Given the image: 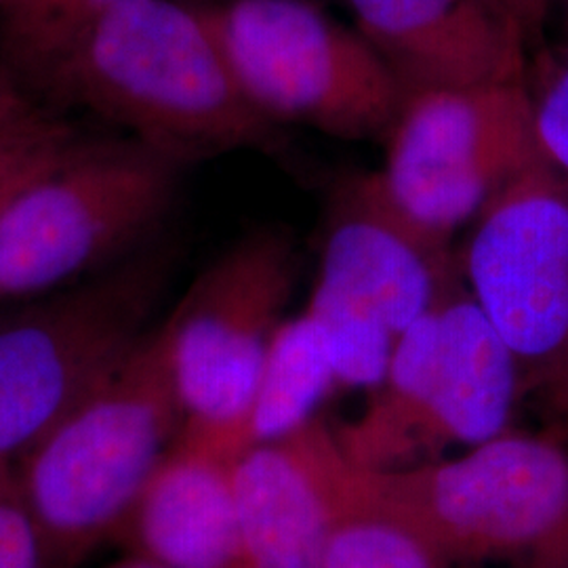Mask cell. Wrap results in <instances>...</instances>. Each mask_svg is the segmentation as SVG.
<instances>
[{
  "label": "cell",
  "mask_w": 568,
  "mask_h": 568,
  "mask_svg": "<svg viewBox=\"0 0 568 568\" xmlns=\"http://www.w3.org/2000/svg\"><path fill=\"white\" fill-rule=\"evenodd\" d=\"M185 164L272 150L276 124L244 95L203 7L131 0L30 82Z\"/></svg>",
  "instance_id": "obj_1"
},
{
  "label": "cell",
  "mask_w": 568,
  "mask_h": 568,
  "mask_svg": "<svg viewBox=\"0 0 568 568\" xmlns=\"http://www.w3.org/2000/svg\"><path fill=\"white\" fill-rule=\"evenodd\" d=\"M185 424L163 325L16 462L42 568H81L119 541Z\"/></svg>",
  "instance_id": "obj_2"
},
{
  "label": "cell",
  "mask_w": 568,
  "mask_h": 568,
  "mask_svg": "<svg viewBox=\"0 0 568 568\" xmlns=\"http://www.w3.org/2000/svg\"><path fill=\"white\" fill-rule=\"evenodd\" d=\"M182 164L133 138H77L0 204V304L119 264L169 215Z\"/></svg>",
  "instance_id": "obj_3"
},
{
  "label": "cell",
  "mask_w": 568,
  "mask_h": 568,
  "mask_svg": "<svg viewBox=\"0 0 568 568\" xmlns=\"http://www.w3.org/2000/svg\"><path fill=\"white\" fill-rule=\"evenodd\" d=\"M349 469L447 565L532 556L548 568L568 558V450L554 440L508 429L457 457Z\"/></svg>",
  "instance_id": "obj_4"
},
{
  "label": "cell",
  "mask_w": 568,
  "mask_h": 568,
  "mask_svg": "<svg viewBox=\"0 0 568 568\" xmlns=\"http://www.w3.org/2000/svg\"><path fill=\"white\" fill-rule=\"evenodd\" d=\"M169 257L142 248L0 318V462H18L142 342Z\"/></svg>",
  "instance_id": "obj_5"
},
{
  "label": "cell",
  "mask_w": 568,
  "mask_h": 568,
  "mask_svg": "<svg viewBox=\"0 0 568 568\" xmlns=\"http://www.w3.org/2000/svg\"><path fill=\"white\" fill-rule=\"evenodd\" d=\"M244 95L281 122L363 142L386 138L405 93L356 28L316 0H225L203 7Z\"/></svg>",
  "instance_id": "obj_6"
},
{
  "label": "cell",
  "mask_w": 568,
  "mask_h": 568,
  "mask_svg": "<svg viewBox=\"0 0 568 568\" xmlns=\"http://www.w3.org/2000/svg\"><path fill=\"white\" fill-rule=\"evenodd\" d=\"M295 276L288 234L257 227L225 248L164 321L185 445L211 450L243 419Z\"/></svg>",
  "instance_id": "obj_7"
},
{
  "label": "cell",
  "mask_w": 568,
  "mask_h": 568,
  "mask_svg": "<svg viewBox=\"0 0 568 568\" xmlns=\"http://www.w3.org/2000/svg\"><path fill=\"white\" fill-rule=\"evenodd\" d=\"M462 270L523 392L568 415V183L541 159L516 175L476 215Z\"/></svg>",
  "instance_id": "obj_8"
},
{
  "label": "cell",
  "mask_w": 568,
  "mask_h": 568,
  "mask_svg": "<svg viewBox=\"0 0 568 568\" xmlns=\"http://www.w3.org/2000/svg\"><path fill=\"white\" fill-rule=\"evenodd\" d=\"M379 178L413 224L453 232L539 161L527 81L408 95L386 135Z\"/></svg>",
  "instance_id": "obj_9"
},
{
  "label": "cell",
  "mask_w": 568,
  "mask_h": 568,
  "mask_svg": "<svg viewBox=\"0 0 568 568\" xmlns=\"http://www.w3.org/2000/svg\"><path fill=\"white\" fill-rule=\"evenodd\" d=\"M455 276L450 244L413 224L379 173L352 175L335 190L318 283L375 314L396 339Z\"/></svg>",
  "instance_id": "obj_10"
},
{
  "label": "cell",
  "mask_w": 568,
  "mask_h": 568,
  "mask_svg": "<svg viewBox=\"0 0 568 568\" xmlns=\"http://www.w3.org/2000/svg\"><path fill=\"white\" fill-rule=\"evenodd\" d=\"M345 2L405 98L527 81V34L497 0Z\"/></svg>",
  "instance_id": "obj_11"
},
{
  "label": "cell",
  "mask_w": 568,
  "mask_h": 568,
  "mask_svg": "<svg viewBox=\"0 0 568 568\" xmlns=\"http://www.w3.org/2000/svg\"><path fill=\"white\" fill-rule=\"evenodd\" d=\"M455 278L436 300L438 342L432 379L403 467L440 459L448 448L476 447L508 432L516 403L525 394L514 354Z\"/></svg>",
  "instance_id": "obj_12"
},
{
  "label": "cell",
  "mask_w": 568,
  "mask_h": 568,
  "mask_svg": "<svg viewBox=\"0 0 568 568\" xmlns=\"http://www.w3.org/2000/svg\"><path fill=\"white\" fill-rule=\"evenodd\" d=\"M323 419L248 448L230 483L251 568H326L331 497L321 457Z\"/></svg>",
  "instance_id": "obj_13"
},
{
  "label": "cell",
  "mask_w": 568,
  "mask_h": 568,
  "mask_svg": "<svg viewBox=\"0 0 568 568\" xmlns=\"http://www.w3.org/2000/svg\"><path fill=\"white\" fill-rule=\"evenodd\" d=\"M230 464L178 440L143 488L119 541L164 568H251Z\"/></svg>",
  "instance_id": "obj_14"
},
{
  "label": "cell",
  "mask_w": 568,
  "mask_h": 568,
  "mask_svg": "<svg viewBox=\"0 0 568 568\" xmlns=\"http://www.w3.org/2000/svg\"><path fill=\"white\" fill-rule=\"evenodd\" d=\"M335 384L323 337L312 318L304 312L283 321L267 347L260 382L243 419L204 453L234 462L248 448L286 438L316 417V408Z\"/></svg>",
  "instance_id": "obj_15"
},
{
  "label": "cell",
  "mask_w": 568,
  "mask_h": 568,
  "mask_svg": "<svg viewBox=\"0 0 568 568\" xmlns=\"http://www.w3.org/2000/svg\"><path fill=\"white\" fill-rule=\"evenodd\" d=\"M321 457L333 514L326 568H448L413 528L358 488L335 429L326 424L321 429Z\"/></svg>",
  "instance_id": "obj_16"
},
{
  "label": "cell",
  "mask_w": 568,
  "mask_h": 568,
  "mask_svg": "<svg viewBox=\"0 0 568 568\" xmlns=\"http://www.w3.org/2000/svg\"><path fill=\"white\" fill-rule=\"evenodd\" d=\"M131 0H0V51L9 74L34 81L82 34Z\"/></svg>",
  "instance_id": "obj_17"
},
{
  "label": "cell",
  "mask_w": 568,
  "mask_h": 568,
  "mask_svg": "<svg viewBox=\"0 0 568 568\" xmlns=\"http://www.w3.org/2000/svg\"><path fill=\"white\" fill-rule=\"evenodd\" d=\"M305 314L323 337L339 386L377 389L384 384L396 345V335L384 321L318 281Z\"/></svg>",
  "instance_id": "obj_18"
},
{
  "label": "cell",
  "mask_w": 568,
  "mask_h": 568,
  "mask_svg": "<svg viewBox=\"0 0 568 568\" xmlns=\"http://www.w3.org/2000/svg\"><path fill=\"white\" fill-rule=\"evenodd\" d=\"M527 87L539 159L568 183V39L537 51Z\"/></svg>",
  "instance_id": "obj_19"
},
{
  "label": "cell",
  "mask_w": 568,
  "mask_h": 568,
  "mask_svg": "<svg viewBox=\"0 0 568 568\" xmlns=\"http://www.w3.org/2000/svg\"><path fill=\"white\" fill-rule=\"evenodd\" d=\"M77 140L65 122L30 114L0 129V196L26 182Z\"/></svg>",
  "instance_id": "obj_20"
},
{
  "label": "cell",
  "mask_w": 568,
  "mask_h": 568,
  "mask_svg": "<svg viewBox=\"0 0 568 568\" xmlns=\"http://www.w3.org/2000/svg\"><path fill=\"white\" fill-rule=\"evenodd\" d=\"M0 568H42L39 532L13 462H0Z\"/></svg>",
  "instance_id": "obj_21"
},
{
  "label": "cell",
  "mask_w": 568,
  "mask_h": 568,
  "mask_svg": "<svg viewBox=\"0 0 568 568\" xmlns=\"http://www.w3.org/2000/svg\"><path fill=\"white\" fill-rule=\"evenodd\" d=\"M527 34L528 47H539L554 0H497Z\"/></svg>",
  "instance_id": "obj_22"
},
{
  "label": "cell",
  "mask_w": 568,
  "mask_h": 568,
  "mask_svg": "<svg viewBox=\"0 0 568 568\" xmlns=\"http://www.w3.org/2000/svg\"><path fill=\"white\" fill-rule=\"evenodd\" d=\"M23 87L7 70H0V129L34 114Z\"/></svg>",
  "instance_id": "obj_23"
},
{
  "label": "cell",
  "mask_w": 568,
  "mask_h": 568,
  "mask_svg": "<svg viewBox=\"0 0 568 568\" xmlns=\"http://www.w3.org/2000/svg\"><path fill=\"white\" fill-rule=\"evenodd\" d=\"M108 568H164L159 565V562H154V560H148V558H143V556H138V554H133L131 558H126V560H121V562H116V565H112V567Z\"/></svg>",
  "instance_id": "obj_24"
},
{
  "label": "cell",
  "mask_w": 568,
  "mask_h": 568,
  "mask_svg": "<svg viewBox=\"0 0 568 568\" xmlns=\"http://www.w3.org/2000/svg\"><path fill=\"white\" fill-rule=\"evenodd\" d=\"M560 2V7H562V13H565V23H567V34H568V0H558Z\"/></svg>",
  "instance_id": "obj_25"
},
{
  "label": "cell",
  "mask_w": 568,
  "mask_h": 568,
  "mask_svg": "<svg viewBox=\"0 0 568 568\" xmlns=\"http://www.w3.org/2000/svg\"><path fill=\"white\" fill-rule=\"evenodd\" d=\"M16 187H18V185H16ZM16 187H13V190H16ZM13 190H9V192H7V194H2V196H0V204L4 203V199H7V196H9V194H11V192H13Z\"/></svg>",
  "instance_id": "obj_26"
},
{
  "label": "cell",
  "mask_w": 568,
  "mask_h": 568,
  "mask_svg": "<svg viewBox=\"0 0 568 568\" xmlns=\"http://www.w3.org/2000/svg\"><path fill=\"white\" fill-rule=\"evenodd\" d=\"M567 419H568V415H567Z\"/></svg>",
  "instance_id": "obj_27"
}]
</instances>
